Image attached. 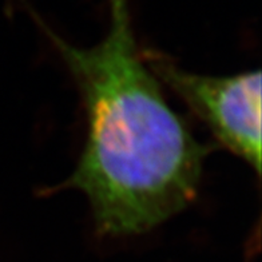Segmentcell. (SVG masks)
<instances>
[{
	"label": "cell",
	"instance_id": "cell-1",
	"mask_svg": "<svg viewBox=\"0 0 262 262\" xmlns=\"http://www.w3.org/2000/svg\"><path fill=\"white\" fill-rule=\"evenodd\" d=\"M103 40L78 49L46 30L73 74L86 111L79 162L56 187L82 191L102 235L157 228L195 200L210 148L166 102L138 49L128 0H108Z\"/></svg>",
	"mask_w": 262,
	"mask_h": 262
},
{
	"label": "cell",
	"instance_id": "cell-2",
	"mask_svg": "<svg viewBox=\"0 0 262 262\" xmlns=\"http://www.w3.org/2000/svg\"><path fill=\"white\" fill-rule=\"evenodd\" d=\"M152 74L187 104L215 142L261 172V73L213 76L181 69L171 59L142 50Z\"/></svg>",
	"mask_w": 262,
	"mask_h": 262
}]
</instances>
